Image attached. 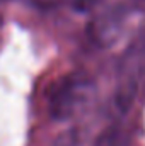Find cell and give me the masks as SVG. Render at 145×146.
<instances>
[{"label": "cell", "mask_w": 145, "mask_h": 146, "mask_svg": "<svg viewBox=\"0 0 145 146\" xmlns=\"http://www.w3.org/2000/svg\"><path fill=\"white\" fill-rule=\"evenodd\" d=\"M84 80L77 76H65L58 80L50 94V114L56 121L68 119L82 99Z\"/></svg>", "instance_id": "6da1fadb"}, {"label": "cell", "mask_w": 145, "mask_h": 146, "mask_svg": "<svg viewBox=\"0 0 145 146\" xmlns=\"http://www.w3.org/2000/svg\"><path fill=\"white\" fill-rule=\"evenodd\" d=\"M121 26H123V10L118 7H111L97 14L89 22L87 34L94 44L101 48H108L119 37Z\"/></svg>", "instance_id": "7a4b0ae2"}, {"label": "cell", "mask_w": 145, "mask_h": 146, "mask_svg": "<svg viewBox=\"0 0 145 146\" xmlns=\"http://www.w3.org/2000/svg\"><path fill=\"white\" fill-rule=\"evenodd\" d=\"M137 90H138V87H137V82H133V80H126L116 88V92L113 95V106L119 114H125L132 107V104L137 97Z\"/></svg>", "instance_id": "3957f363"}, {"label": "cell", "mask_w": 145, "mask_h": 146, "mask_svg": "<svg viewBox=\"0 0 145 146\" xmlns=\"http://www.w3.org/2000/svg\"><path fill=\"white\" fill-rule=\"evenodd\" d=\"M125 134L119 127L111 126L108 129H104L97 138L94 146H125Z\"/></svg>", "instance_id": "277c9868"}, {"label": "cell", "mask_w": 145, "mask_h": 146, "mask_svg": "<svg viewBox=\"0 0 145 146\" xmlns=\"http://www.w3.org/2000/svg\"><path fill=\"white\" fill-rule=\"evenodd\" d=\"M103 0H72V5L77 12H89L96 9Z\"/></svg>", "instance_id": "5b68a950"}, {"label": "cell", "mask_w": 145, "mask_h": 146, "mask_svg": "<svg viewBox=\"0 0 145 146\" xmlns=\"http://www.w3.org/2000/svg\"><path fill=\"white\" fill-rule=\"evenodd\" d=\"M36 9H41V10H50V9H55L58 7L63 0H29Z\"/></svg>", "instance_id": "8992f818"}, {"label": "cell", "mask_w": 145, "mask_h": 146, "mask_svg": "<svg viewBox=\"0 0 145 146\" xmlns=\"http://www.w3.org/2000/svg\"><path fill=\"white\" fill-rule=\"evenodd\" d=\"M130 51H132V53H144L145 51V29L135 37V41L130 44Z\"/></svg>", "instance_id": "52a82bcc"}, {"label": "cell", "mask_w": 145, "mask_h": 146, "mask_svg": "<svg viewBox=\"0 0 145 146\" xmlns=\"http://www.w3.org/2000/svg\"><path fill=\"white\" fill-rule=\"evenodd\" d=\"M130 3H132L133 9H137L140 12H145V0H130Z\"/></svg>", "instance_id": "ba28073f"}]
</instances>
